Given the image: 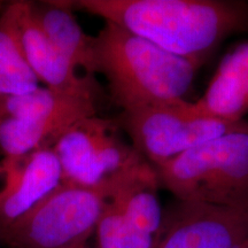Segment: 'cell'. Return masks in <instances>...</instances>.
I'll use <instances>...</instances> for the list:
<instances>
[{
  "label": "cell",
  "mask_w": 248,
  "mask_h": 248,
  "mask_svg": "<svg viewBox=\"0 0 248 248\" xmlns=\"http://www.w3.org/2000/svg\"><path fill=\"white\" fill-rule=\"evenodd\" d=\"M201 67L248 28V6L229 0H78L69 2Z\"/></svg>",
  "instance_id": "obj_1"
},
{
  "label": "cell",
  "mask_w": 248,
  "mask_h": 248,
  "mask_svg": "<svg viewBox=\"0 0 248 248\" xmlns=\"http://www.w3.org/2000/svg\"><path fill=\"white\" fill-rule=\"evenodd\" d=\"M95 74L106 77L122 111L181 105L199 67L116 24L105 22L94 36Z\"/></svg>",
  "instance_id": "obj_2"
},
{
  "label": "cell",
  "mask_w": 248,
  "mask_h": 248,
  "mask_svg": "<svg viewBox=\"0 0 248 248\" xmlns=\"http://www.w3.org/2000/svg\"><path fill=\"white\" fill-rule=\"evenodd\" d=\"M154 169L177 201L247 206L248 121Z\"/></svg>",
  "instance_id": "obj_3"
},
{
  "label": "cell",
  "mask_w": 248,
  "mask_h": 248,
  "mask_svg": "<svg viewBox=\"0 0 248 248\" xmlns=\"http://www.w3.org/2000/svg\"><path fill=\"white\" fill-rule=\"evenodd\" d=\"M132 170L97 186L62 182L20 218L0 229V238L13 248H70L88 243L107 201Z\"/></svg>",
  "instance_id": "obj_4"
},
{
  "label": "cell",
  "mask_w": 248,
  "mask_h": 248,
  "mask_svg": "<svg viewBox=\"0 0 248 248\" xmlns=\"http://www.w3.org/2000/svg\"><path fill=\"white\" fill-rule=\"evenodd\" d=\"M190 101L122 111L117 124L132 146L153 168L192 148L240 128L246 121L228 122L194 113Z\"/></svg>",
  "instance_id": "obj_5"
},
{
  "label": "cell",
  "mask_w": 248,
  "mask_h": 248,
  "mask_svg": "<svg viewBox=\"0 0 248 248\" xmlns=\"http://www.w3.org/2000/svg\"><path fill=\"white\" fill-rule=\"evenodd\" d=\"M116 121L98 115L77 121L54 142L62 182L97 186L147 162L122 137Z\"/></svg>",
  "instance_id": "obj_6"
},
{
  "label": "cell",
  "mask_w": 248,
  "mask_h": 248,
  "mask_svg": "<svg viewBox=\"0 0 248 248\" xmlns=\"http://www.w3.org/2000/svg\"><path fill=\"white\" fill-rule=\"evenodd\" d=\"M248 238V204L177 201L164 213L154 248H238Z\"/></svg>",
  "instance_id": "obj_7"
},
{
  "label": "cell",
  "mask_w": 248,
  "mask_h": 248,
  "mask_svg": "<svg viewBox=\"0 0 248 248\" xmlns=\"http://www.w3.org/2000/svg\"><path fill=\"white\" fill-rule=\"evenodd\" d=\"M62 183L53 148L0 161V229L20 218Z\"/></svg>",
  "instance_id": "obj_8"
},
{
  "label": "cell",
  "mask_w": 248,
  "mask_h": 248,
  "mask_svg": "<svg viewBox=\"0 0 248 248\" xmlns=\"http://www.w3.org/2000/svg\"><path fill=\"white\" fill-rule=\"evenodd\" d=\"M29 1H22L18 36L23 53L39 83L53 91L97 102L99 88L91 76L79 74L44 35L33 20Z\"/></svg>",
  "instance_id": "obj_9"
},
{
  "label": "cell",
  "mask_w": 248,
  "mask_h": 248,
  "mask_svg": "<svg viewBox=\"0 0 248 248\" xmlns=\"http://www.w3.org/2000/svg\"><path fill=\"white\" fill-rule=\"evenodd\" d=\"M194 113L228 122L248 114V40L231 49L217 68L200 99L190 101Z\"/></svg>",
  "instance_id": "obj_10"
},
{
  "label": "cell",
  "mask_w": 248,
  "mask_h": 248,
  "mask_svg": "<svg viewBox=\"0 0 248 248\" xmlns=\"http://www.w3.org/2000/svg\"><path fill=\"white\" fill-rule=\"evenodd\" d=\"M30 12L52 45L77 70L94 75V37L84 32L71 13L69 2H31Z\"/></svg>",
  "instance_id": "obj_11"
},
{
  "label": "cell",
  "mask_w": 248,
  "mask_h": 248,
  "mask_svg": "<svg viewBox=\"0 0 248 248\" xmlns=\"http://www.w3.org/2000/svg\"><path fill=\"white\" fill-rule=\"evenodd\" d=\"M97 115V102L53 90L38 88L23 94L0 99V117L52 120L74 124Z\"/></svg>",
  "instance_id": "obj_12"
},
{
  "label": "cell",
  "mask_w": 248,
  "mask_h": 248,
  "mask_svg": "<svg viewBox=\"0 0 248 248\" xmlns=\"http://www.w3.org/2000/svg\"><path fill=\"white\" fill-rule=\"evenodd\" d=\"M21 8L22 1H14L0 13V99L23 94L40 86L18 36Z\"/></svg>",
  "instance_id": "obj_13"
},
{
  "label": "cell",
  "mask_w": 248,
  "mask_h": 248,
  "mask_svg": "<svg viewBox=\"0 0 248 248\" xmlns=\"http://www.w3.org/2000/svg\"><path fill=\"white\" fill-rule=\"evenodd\" d=\"M70 248H91V247L89 246L88 243H82V244H78V245H76V246H73Z\"/></svg>",
  "instance_id": "obj_14"
},
{
  "label": "cell",
  "mask_w": 248,
  "mask_h": 248,
  "mask_svg": "<svg viewBox=\"0 0 248 248\" xmlns=\"http://www.w3.org/2000/svg\"><path fill=\"white\" fill-rule=\"evenodd\" d=\"M238 248H248V238H247V239H246V240H245V241H244V243H243V244H241V245H240V246H239V247H238Z\"/></svg>",
  "instance_id": "obj_15"
},
{
  "label": "cell",
  "mask_w": 248,
  "mask_h": 248,
  "mask_svg": "<svg viewBox=\"0 0 248 248\" xmlns=\"http://www.w3.org/2000/svg\"><path fill=\"white\" fill-rule=\"evenodd\" d=\"M5 8V5H4V2H2V1H0V13H1V12H2V9H4Z\"/></svg>",
  "instance_id": "obj_16"
}]
</instances>
